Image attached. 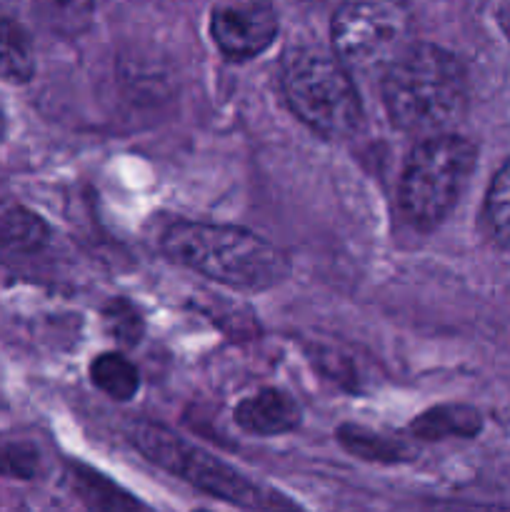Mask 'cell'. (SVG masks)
I'll use <instances>...</instances> for the list:
<instances>
[{"mask_svg": "<svg viewBox=\"0 0 510 512\" xmlns=\"http://www.w3.org/2000/svg\"><path fill=\"white\" fill-rule=\"evenodd\" d=\"M198 512H208V510H198Z\"/></svg>", "mask_w": 510, "mask_h": 512, "instance_id": "ffe728a7", "label": "cell"}, {"mask_svg": "<svg viewBox=\"0 0 510 512\" xmlns=\"http://www.w3.org/2000/svg\"><path fill=\"white\" fill-rule=\"evenodd\" d=\"M278 35V18L263 0H240L213 13V38L228 58L245 60L263 53Z\"/></svg>", "mask_w": 510, "mask_h": 512, "instance_id": "52a82bcc", "label": "cell"}, {"mask_svg": "<svg viewBox=\"0 0 510 512\" xmlns=\"http://www.w3.org/2000/svg\"><path fill=\"white\" fill-rule=\"evenodd\" d=\"M163 250L175 263L235 290L273 288L288 273L278 248L233 225L175 223L165 230Z\"/></svg>", "mask_w": 510, "mask_h": 512, "instance_id": "7a4b0ae2", "label": "cell"}, {"mask_svg": "<svg viewBox=\"0 0 510 512\" xmlns=\"http://www.w3.org/2000/svg\"><path fill=\"white\" fill-rule=\"evenodd\" d=\"M38 450L25 443L0 445V475L13 480H33L38 473Z\"/></svg>", "mask_w": 510, "mask_h": 512, "instance_id": "ac0fdd59", "label": "cell"}, {"mask_svg": "<svg viewBox=\"0 0 510 512\" xmlns=\"http://www.w3.org/2000/svg\"><path fill=\"white\" fill-rule=\"evenodd\" d=\"M305 3H320V0H305Z\"/></svg>", "mask_w": 510, "mask_h": 512, "instance_id": "d6986e66", "label": "cell"}, {"mask_svg": "<svg viewBox=\"0 0 510 512\" xmlns=\"http://www.w3.org/2000/svg\"><path fill=\"white\" fill-rule=\"evenodd\" d=\"M475 168V145L458 135L420 140L400 180V210L420 230H433L453 210Z\"/></svg>", "mask_w": 510, "mask_h": 512, "instance_id": "5b68a950", "label": "cell"}, {"mask_svg": "<svg viewBox=\"0 0 510 512\" xmlns=\"http://www.w3.org/2000/svg\"><path fill=\"white\" fill-rule=\"evenodd\" d=\"M485 223L493 238L510 248V160L495 173L485 195Z\"/></svg>", "mask_w": 510, "mask_h": 512, "instance_id": "2e32d148", "label": "cell"}, {"mask_svg": "<svg viewBox=\"0 0 510 512\" xmlns=\"http://www.w3.org/2000/svg\"><path fill=\"white\" fill-rule=\"evenodd\" d=\"M90 378L95 388L103 390L113 400H130L140 388L135 365L120 353H103L90 365Z\"/></svg>", "mask_w": 510, "mask_h": 512, "instance_id": "5bb4252c", "label": "cell"}, {"mask_svg": "<svg viewBox=\"0 0 510 512\" xmlns=\"http://www.w3.org/2000/svg\"><path fill=\"white\" fill-rule=\"evenodd\" d=\"M235 423L253 435H283L300 423V410L288 393L278 388L258 390L235 408Z\"/></svg>", "mask_w": 510, "mask_h": 512, "instance_id": "ba28073f", "label": "cell"}, {"mask_svg": "<svg viewBox=\"0 0 510 512\" xmlns=\"http://www.w3.org/2000/svg\"><path fill=\"white\" fill-rule=\"evenodd\" d=\"M103 323L105 330L123 345H135L143 335V318L128 300H110L103 310Z\"/></svg>", "mask_w": 510, "mask_h": 512, "instance_id": "e0dca14e", "label": "cell"}, {"mask_svg": "<svg viewBox=\"0 0 510 512\" xmlns=\"http://www.w3.org/2000/svg\"><path fill=\"white\" fill-rule=\"evenodd\" d=\"M413 18L405 0H343L333 18L335 55L348 70H388L410 48Z\"/></svg>", "mask_w": 510, "mask_h": 512, "instance_id": "8992f818", "label": "cell"}, {"mask_svg": "<svg viewBox=\"0 0 510 512\" xmlns=\"http://www.w3.org/2000/svg\"><path fill=\"white\" fill-rule=\"evenodd\" d=\"M35 73V50L28 28L15 13L0 5V78L23 85Z\"/></svg>", "mask_w": 510, "mask_h": 512, "instance_id": "30bf717a", "label": "cell"}, {"mask_svg": "<svg viewBox=\"0 0 510 512\" xmlns=\"http://www.w3.org/2000/svg\"><path fill=\"white\" fill-rule=\"evenodd\" d=\"M283 93L293 113L323 138H350L363 125V105L350 70L323 50L290 55L283 68Z\"/></svg>", "mask_w": 510, "mask_h": 512, "instance_id": "3957f363", "label": "cell"}, {"mask_svg": "<svg viewBox=\"0 0 510 512\" xmlns=\"http://www.w3.org/2000/svg\"><path fill=\"white\" fill-rule=\"evenodd\" d=\"M70 480H73V490L90 512H153L143 500L130 495L128 490L88 465H70Z\"/></svg>", "mask_w": 510, "mask_h": 512, "instance_id": "9c48e42d", "label": "cell"}, {"mask_svg": "<svg viewBox=\"0 0 510 512\" xmlns=\"http://www.w3.org/2000/svg\"><path fill=\"white\" fill-rule=\"evenodd\" d=\"M338 440L348 453L360 460H370V463H405V460H413L415 455V450L403 440H393L388 435L358 428V425H343L338 430Z\"/></svg>", "mask_w": 510, "mask_h": 512, "instance_id": "4fadbf2b", "label": "cell"}, {"mask_svg": "<svg viewBox=\"0 0 510 512\" xmlns=\"http://www.w3.org/2000/svg\"><path fill=\"white\" fill-rule=\"evenodd\" d=\"M48 243V225L23 205L0 208V248L15 255L38 253Z\"/></svg>", "mask_w": 510, "mask_h": 512, "instance_id": "7c38bea8", "label": "cell"}, {"mask_svg": "<svg viewBox=\"0 0 510 512\" xmlns=\"http://www.w3.org/2000/svg\"><path fill=\"white\" fill-rule=\"evenodd\" d=\"M383 103L403 133L423 140L448 135L468 105V75L448 50L413 43L385 70Z\"/></svg>", "mask_w": 510, "mask_h": 512, "instance_id": "6da1fadb", "label": "cell"}, {"mask_svg": "<svg viewBox=\"0 0 510 512\" xmlns=\"http://www.w3.org/2000/svg\"><path fill=\"white\" fill-rule=\"evenodd\" d=\"M95 0H35L40 20L53 33L73 38L90 25Z\"/></svg>", "mask_w": 510, "mask_h": 512, "instance_id": "9a60e30c", "label": "cell"}, {"mask_svg": "<svg viewBox=\"0 0 510 512\" xmlns=\"http://www.w3.org/2000/svg\"><path fill=\"white\" fill-rule=\"evenodd\" d=\"M133 443L150 463L235 508L245 512H298L283 495L250 483L228 463L185 443L163 425L138 423L133 428Z\"/></svg>", "mask_w": 510, "mask_h": 512, "instance_id": "277c9868", "label": "cell"}, {"mask_svg": "<svg viewBox=\"0 0 510 512\" xmlns=\"http://www.w3.org/2000/svg\"><path fill=\"white\" fill-rule=\"evenodd\" d=\"M483 430V418L468 405H438L410 423V433L423 440L475 438Z\"/></svg>", "mask_w": 510, "mask_h": 512, "instance_id": "8fae6325", "label": "cell"}]
</instances>
